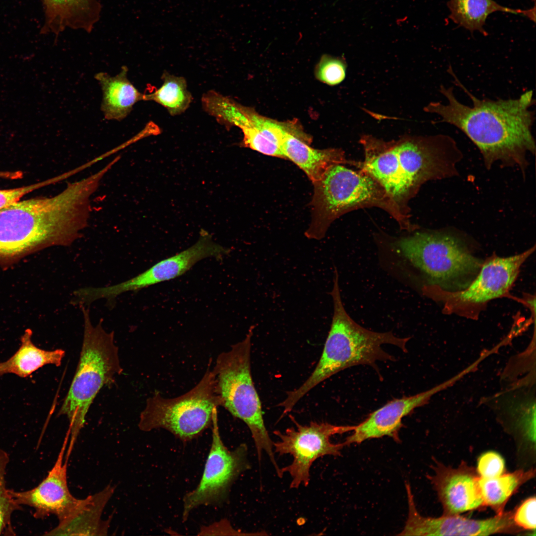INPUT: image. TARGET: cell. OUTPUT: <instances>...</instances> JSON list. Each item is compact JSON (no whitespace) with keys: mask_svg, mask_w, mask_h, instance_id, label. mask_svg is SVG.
<instances>
[{"mask_svg":"<svg viewBox=\"0 0 536 536\" xmlns=\"http://www.w3.org/2000/svg\"><path fill=\"white\" fill-rule=\"evenodd\" d=\"M448 71L472 105L460 102L453 87L441 85L440 92L447 103L430 102L424 111L438 115L441 118L438 122L462 131L477 147L487 169L499 162L504 166L519 167L524 176L527 155L534 154L536 148L532 132L535 120V112L531 110L535 104L533 91L528 90L515 99H479L463 85L450 66Z\"/></svg>","mask_w":536,"mask_h":536,"instance_id":"6da1fadb","label":"cell"},{"mask_svg":"<svg viewBox=\"0 0 536 536\" xmlns=\"http://www.w3.org/2000/svg\"><path fill=\"white\" fill-rule=\"evenodd\" d=\"M102 178L97 171L54 196L19 201L0 210V262L51 246H69L80 238Z\"/></svg>","mask_w":536,"mask_h":536,"instance_id":"7a4b0ae2","label":"cell"},{"mask_svg":"<svg viewBox=\"0 0 536 536\" xmlns=\"http://www.w3.org/2000/svg\"><path fill=\"white\" fill-rule=\"evenodd\" d=\"M364 158L358 168L376 180L406 214L409 201L430 180L458 174L463 154L455 140L446 134L403 135L386 141L361 135Z\"/></svg>","mask_w":536,"mask_h":536,"instance_id":"3957f363","label":"cell"},{"mask_svg":"<svg viewBox=\"0 0 536 536\" xmlns=\"http://www.w3.org/2000/svg\"><path fill=\"white\" fill-rule=\"evenodd\" d=\"M333 286L330 293L333 303L332 323L323 351L313 372L297 389L287 394L278 404L283 413L290 412L296 404L313 388L339 371L351 366H374L377 361L393 360L381 347L391 344L406 352L409 337L401 338L392 332L379 333L366 329L351 319L341 298L338 271L334 269Z\"/></svg>","mask_w":536,"mask_h":536,"instance_id":"277c9868","label":"cell"},{"mask_svg":"<svg viewBox=\"0 0 536 536\" xmlns=\"http://www.w3.org/2000/svg\"><path fill=\"white\" fill-rule=\"evenodd\" d=\"M390 246L397 265L417 277L421 290L430 287L463 289L483 262L471 254L460 237L444 230L417 231L394 239Z\"/></svg>","mask_w":536,"mask_h":536,"instance_id":"5b68a950","label":"cell"},{"mask_svg":"<svg viewBox=\"0 0 536 536\" xmlns=\"http://www.w3.org/2000/svg\"><path fill=\"white\" fill-rule=\"evenodd\" d=\"M313 184L312 219L305 233L308 239H323L336 218L351 210L366 207L375 206L386 211L402 229L411 232L416 227L411 223L409 215L399 207L384 188L360 170L335 164Z\"/></svg>","mask_w":536,"mask_h":536,"instance_id":"8992f818","label":"cell"},{"mask_svg":"<svg viewBox=\"0 0 536 536\" xmlns=\"http://www.w3.org/2000/svg\"><path fill=\"white\" fill-rule=\"evenodd\" d=\"M79 307L84 319L82 348L75 374L59 412L69 421L68 454L84 426L86 415L96 395L103 387L114 382L123 371L114 332L105 331L101 322L93 325L89 309L84 306Z\"/></svg>","mask_w":536,"mask_h":536,"instance_id":"52a82bcc","label":"cell"},{"mask_svg":"<svg viewBox=\"0 0 536 536\" xmlns=\"http://www.w3.org/2000/svg\"><path fill=\"white\" fill-rule=\"evenodd\" d=\"M254 328L251 326L244 339L217 356L212 369L215 389L220 406L249 428L259 461L263 452H266L278 471L273 442L265 426L261 401L252 376L251 340Z\"/></svg>","mask_w":536,"mask_h":536,"instance_id":"ba28073f","label":"cell"},{"mask_svg":"<svg viewBox=\"0 0 536 536\" xmlns=\"http://www.w3.org/2000/svg\"><path fill=\"white\" fill-rule=\"evenodd\" d=\"M219 406L214 376L209 366L199 382L184 394L169 399L155 392L148 398L138 427L146 432L164 429L188 442L212 426L213 410Z\"/></svg>","mask_w":536,"mask_h":536,"instance_id":"9c48e42d","label":"cell"},{"mask_svg":"<svg viewBox=\"0 0 536 536\" xmlns=\"http://www.w3.org/2000/svg\"><path fill=\"white\" fill-rule=\"evenodd\" d=\"M535 250L534 246L513 256L487 258L475 277L463 289L448 291L430 287L421 291L441 303L445 314L476 319L491 300L508 296L521 266Z\"/></svg>","mask_w":536,"mask_h":536,"instance_id":"30bf717a","label":"cell"},{"mask_svg":"<svg viewBox=\"0 0 536 536\" xmlns=\"http://www.w3.org/2000/svg\"><path fill=\"white\" fill-rule=\"evenodd\" d=\"M295 425L284 432L274 431L279 438L273 442L274 452L279 455H290L292 463L280 469L281 477L285 472L291 477V488H298L301 485L307 486L310 479V468L318 459L325 456H338L344 443H333L331 438L336 434L352 431L355 426L336 425L327 422L312 421L302 425L292 417Z\"/></svg>","mask_w":536,"mask_h":536,"instance_id":"8fae6325","label":"cell"},{"mask_svg":"<svg viewBox=\"0 0 536 536\" xmlns=\"http://www.w3.org/2000/svg\"><path fill=\"white\" fill-rule=\"evenodd\" d=\"M211 426L212 442L202 475L196 488L187 493L183 499V522L199 506L222 504L234 480L247 469L246 446L241 445L230 451L221 438L217 408L213 410Z\"/></svg>","mask_w":536,"mask_h":536,"instance_id":"7c38bea8","label":"cell"},{"mask_svg":"<svg viewBox=\"0 0 536 536\" xmlns=\"http://www.w3.org/2000/svg\"><path fill=\"white\" fill-rule=\"evenodd\" d=\"M230 251L214 242L207 232L201 230L198 241L187 249L162 260L125 281L101 287H89L86 291L87 297L91 302L101 299L112 302L122 293L139 290L180 276L204 258L213 257L221 260Z\"/></svg>","mask_w":536,"mask_h":536,"instance_id":"4fadbf2b","label":"cell"},{"mask_svg":"<svg viewBox=\"0 0 536 536\" xmlns=\"http://www.w3.org/2000/svg\"><path fill=\"white\" fill-rule=\"evenodd\" d=\"M408 517L401 536H489L520 531L514 523L513 512H503L484 520H473L458 515L438 518L421 515L416 508L411 487L405 484Z\"/></svg>","mask_w":536,"mask_h":536,"instance_id":"5bb4252c","label":"cell"},{"mask_svg":"<svg viewBox=\"0 0 536 536\" xmlns=\"http://www.w3.org/2000/svg\"><path fill=\"white\" fill-rule=\"evenodd\" d=\"M68 439L67 436L54 465L37 486L23 491L9 489L17 505L33 509L36 519L54 515L59 521L71 512L79 500L72 495L68 486V459H64Z\"/></svg>","mask_w":536,"mask_h":536,"instance_id":"9a60e30c","label":"cell"},{"mask_svg":"<svg viewBox=\"0 0 536 536\" xmlns=\"http://www.w3.org/2000/svg\"><path fill=\"white\" fill-rule=\"evenodd\" d=\"M466 374L464 370L442 383L423 392L415 395L392 400L381 408L371 413L363 422L357 425L344 442L345 446L360 444L368 439L384 436L400 441L399 432L402 424L403 417L411 413L415 408L427 403L436 393L452 386Z\"/></svg>","mask_w":536,"mask_h":536,"instance_id":"2e32d148","label":"cell"},{"mask_svg":"<svg viewBox=\"0 0 536 536\" xmlns=\"http://www.w3.org/2000/svg\"><path fill=\"white\" fill-rule=\"evenodd\" d=\"M429 478L442 504L444 516L458 515L484 506L476 470L465 463L458 468L437 463Z\"/></svg>","mask_w":536,"mask_h":536,"instance_id":"e0dca14e","label":"cell"},{"mask_svg":"<svg viewBox=\"0 0 536 536\" xmlns=\"http://www.w3.org/2000/svg\"><path fill=\"white\" fill-rule=\"evenodd\" d=\"M108 485L98 492L79 499L75 506L47 536H106L109 522L102 519L104 509L114 494Z\"/></svg>","mask_w":536,"mask_h":536,"instance_id":"ac0fdd59","label":"cell"},{"mask_svg":"<svg viewBox=\"0 0 536 536\" xmlns=\"http://www.w3.org/2000/svg\"><path fill=\"white\" fill-rule=\"evenodd\" d=\"M284 159H288L302 170L312 183L319 180L326 171L335 164L357 167L358 162L346 159L340 148L317 149L299 136L288 134L281 146Z\"/></svg>","mask_w":536,"mask_h":536,"instance_id":"d6986e66","label":"cell"},{"mask_svg":"<svg viewBox=\"0 0 536 536\" xmlns=\"http://www.w3.org/2000/svg\"><path fill=\"white\" fill-rule=\"evenodd\" d=\"M535 385L507 387L492 397L485 398L499 417L512 420L525 435L535 441L536 436Z\"/></svg>","mask_w":536,"mask_h":536,"instance_id":"ffe728a7","label":"cell"},{"mask_svg":"<svg viewBox=\"0 0 536 536\" xmlns=\"http://www.w3.org/2000/svg\"><path fill=\"white\" fill-rule=\"evenodd\" d=\"M128 73V67L123 66L114 76L105 72L95 75L102 92L101 109L107 120L121 121L125 119L136 103L143 101V93L129 80Z\"/></svg>","mask_w":536,"mask_h":536,"instance_id":"44dd1931","label":"cell"},{"mask_svg":"<svg viewBox=\"0 0 536 536\" xmlns=\"http://www.w3.org/2000/svg\"><path fill=\"white\" fill-rule=\"evenodd\" d=\"M32 331L27 329L21 337V344L17 350L8 360L0 362V376L11 373L26 378L45 365H61L65 350H46L39 348L32 342Z\"/></svg>","mask_w":536,"mask_h":536,"instance_id":"7402d4cb","label":"cell"},{"mask_svg":"<svg viewBox=\"0 0 536 536\" xmlns=\"http://www.w3.org/2000/svg\"><path fill=\"white\" fill-rule=\"evenodd\" d=\"M48 24L56 33L66 28L90 31L99 16L95 0H45Z\"/></svg>","mask_w":536,"mask_h":536,"instance_id":"603a6c76","label":"cell"},{"mask_svg":"<svg viewBox=\"0 0 536 536\" xmlns=\"http://www.w3.org/2000/svg\"><path fill=\"white\" fill-rule=\"evenodd\" d=\"M448 6L449 17L455 23L470 32L478 31L485 35L484 29L488 16L496 11L521 14L535 21L534 9L522 10L503 6L494 0H449Z\"/></svg>","mask_w":536,"mask_h":536,"instance_id":"cb8c5ba5","label":"cell"},{"mask_svg":"<svg viewBox=\"0 0 536 536\" xmlns=\"http://www.w3.org/2000/svg\"><path fill=\"white\" fill-rule=\"evenodd\" d=\"M535 474V470L531 469L527 471L518 470L490 478L479 477L478 484L484 506L490 507L497 514L503 513L510 497Z\"/></svg>","mask_w":536,"mask_h":536,"instance_id":"d4e9b609","label":"cell"},{"mask_svg":"<svg viewBox=\"0 0 536 536\" xmlns=\"http://www.w3.org/2000/svg\"><path fill=\"white\" fill-rule=\"evenodd\" d=\"M161 79L162 84L158 89L143 93V101H152L160 104L171 116L183 113L193 100L185 78L165 71Z\"/></svg>","mask_w":536,"mask_h":536,"instance_id":"484cf974","label":"cell"},{"mask_svg":"<svg viewBox=\"0 0 536 536\" xmlns=\"http://www.w3.org/2000/svg\"><path fill=\"white\" fill-rule=\"evenodd\" d=\"M9 461L8 454L0 448V535H14L12 515L21 508L14 502L6 486L5 474Z\"/></svg>","mask_w":536,"mask_h":536,"instance_id":"4316f807","label":"cell"},{"mask_svg":"<svg viewBox=\"0 0 536 536\" xmlns=\"http://www.w3.org/2000/svg\"><path fill=\"white\" fill-rule=\"evenodd\" d=\"M347 64L342 57L323 55L315 69V76L320 81L329 85L340 83L346 76Z\"/></svg>","mask_w":536,"mask_h":536,"instance_id":"83f0119b","label":"cell"},{"mask_svg":"<svg viewBox=\"0 0 536 536\" xmlns=\"http://www.w3.org/2000/svg\"><path fill=\"white\" fill-rule=\"evenodd\" d=\"M504 460L497 453L488 451L482 454L478 459L476 471L480 477H495L504 473Z\"/></svg>","mask_w":536,"mask_h":536,"instance_id":"f1b7e54d","label":"cell"},{"mask_svg":"<svg viewBox=\"0 0 536 536\" xmlns=\"http://www.w3.org/2000/svg\"><path fill=\"white\" fill-rule=\"evenodd\" d=\"M535 496L525 500L513 512V520L520 529L535 531L536 527Z\"/></svg>","mask_w":536,"mask_h":536,"instance_id":"f546056e","label":"cell"},{"mask_svg":"<svg viewBox=\"0 0 536 536\" xmlns=\"http://www.w3.org/2000/svg\"><path fill=\"white\" fill-rule=\"evenodd\" d=\"M57 179L11 189L0 190V210L20 201L24 196L37 189L55 182Z\"/></svg>","mask_w":536,"mask_h":536,"instance_id":"4dcf8cb0","label":"cell"},{"mask_svg":"<svg viewBox=\"0 0 536 536\" xmlns=\"http://www.w3.org/2000/svg\"><path fill=\"white\" fill-rule=\"evenodd\" d=\"M23 177V173L21 171H0V178L8 180H17L21 179Z\"/></svg>","mask_w":536,"mask_h":536,"instance_id":"1f68e13d","label":"cell"}]
</instances>
